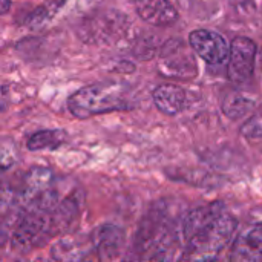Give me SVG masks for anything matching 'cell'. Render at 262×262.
Listing matches in <instances>:
<instances>
[{
  "label": "cell",
  "instance_id": "6da1fadb",
  "mask_svg": "<svg viewBox=\"0 0 262 262\" xmlns=\"http://www.w3.org/2000/svg\"><path fill=\"white\" fill-rule=\"evenodd\" d=\"M236 220L223 203H210L192 210L183 224L186 256L190 259H212L220 253L236 230Z\"/></svg>",
  "mask_w": 262,
  "mask_h": 262
},
{
  "label": "cell",
  "instance_id": "7a4b0ae2",
  "mask_svg": "<svg viewBox=\"0 0 262 262\" xmlns=\"http://www.w3.org/2000/svg\"><path fill=\"white\" fill-rule=\"evenodd\" d=\"M124 88L117 83H94L78 89L68 100V109L75 118H89L129 109Z\"/></svg>",
  "mask_w": 262,
  "mask_h": 262
},
{
  "label": "cell",
  "instance_id": "3957f363",
  "mask_svg": "<svg viewBox=\"0 0 262 262\" xmlns=\"http://www.w3.org/2000/svg\"><path fill=\"white\" fill-rule=\"evenodd\" d=\"M100 0H49L31 12L26 18L29 29H45L63 18L83 14L94 8Z\"/></svg>",
  "mask_w": 262,
  "mask_h": 262
},
{
  "label": "cell",
  "instance_id": "277c9868",
  "mask_svg": "<svg viewBox=\"0 0 262 262\" xmlns=\"http://www.w3.org/2000/svg\"><path fill=\"white\" fill-rule=\"evenodd\" d=\"M160 69L169 77L189 80L196 77V61L181 40H169L160 51Z\"/></svg>",
  "mask_w": 262,
  "mask_h": 262
},
{
  "label": "cell",
  "instance_id": "5b68a950",
  "mask_svg": "<svg viewBox=\"0 0 262 262\" xmlns=\"http://www.w3.org/2000/svg\"><path fill=\"white\" fill-rule=\"evenodd\" d=\"M256 43L249 37H236L230 45L227 75L235 83H246L253 75Z\"/></svg>",
  "mask_w": 262,
  "mask_h": 262
},
{
  "label": "cell",
  "instance_id": "8992f818",
  "mask_svg": "<svg viewBox=\"0 0 262 262\" xmlns=\"http://www.w3.org/2000/svg\"><path fill=\"white\" fill-rule=\"evenodd\" d=\"M190 48L207 63L221 64L229 58L230 45L227 40L210 29H196L189 35Z\"/></svg>",
  "mask_w": 262,
  "mask_h": 262
},
{
  "label": "cell",
  "instance_id": "52a82bcc",
  "mask_svg": "<svg viewBox=\"0 0 262 262\" xmlns=\"http://www.w3.org/2000/svg\"><path fill=\"white\" fill-rule=\"evenodd\" d=\"M89 236L98 259L109 261L118 258L124 243V233L121 229L114 224H103L97 227Z\"/></svg>",
  "mask_w": 262,
  "mask_h": 262
},
{
  "label": "cell",
  "instance_id": "ba28073f",
  "mask_svg": "<svg viewBox=\"0 0 262 262\" xmlns=\"http://www.w3.org/2000/svg\"><path fill=\"white\" fill-rule=\"evenodd\" d=\"M135 11L146 23L158 28L170 26L178 20V11L170 0H134Z\"/></svg>",
  "mask_w": 262,
  "mask_h": 262
},
{
  "label": "cell",
  "instance_id": "9c48e42d",
  "mask_svg": "<svg viewBox=\"0 0 262 262\" xmlns=\"http://www.w3.org/2000/svg\"><path fill=\"white\" fill-rule=\"evenodd\" d=\"M124 17L126 15H121L118 12L107 11V12H101V14L95 15L94 18H89L81 26V31L84 32L83 38L95 40V41L109 40L111 37H114L118 32V29H124L123 28Z\"/></svg>",
  "mask_w": 262,
  "mask_h": 262
},
{
  "label": "cell",
  "instance_id": "30bf717a",
  "mask_svg": "<svg viewBox=\"0 0 262 262\" xmlns=\"http://www.w3.org/2000/svg\"><path fill=\"white\" fill-rule=\"evenodd\" d=\"M230 259L233 261H262V224L247 229L235 243Z\"/></svg>",
  "mask_w": 262,
  "mask_h": 262
},
{
  "label": "cell",
  "instance_id": "8fae6325",
  "mask_svg": "<svg viewBox=\"0 0 262 262\" xmlns=\"http://www.w3.org/2000/svg\"><path fill=\"white\" fill-rule=\"evenodd\" d=\"M155 106L166 115H177L183 111L186 103V92L173 83H164L154 91Z\"/></svg>",
  "mask_w": 262,
  "mask_h": 262
},
{
  "label": "cell",
  "instance_id": "7c38bea8",
  "mask_svg": "<svg viewBox=\"0 0 262 262\" xmlns=\"http://www.w3.org/2000/svg\"><path fill=\"white\" fill-rule=\"evenodd\" d=\"M94 250L91 236H86L84 239H78L74 236H66L58 239L52 249V258L57 261H81L88 256V253Z\"/></svg>",
  "mask_w": 262,
  "mask_h": 262
},
{
  "label": "cell",
  "instance_id": "4fadbf2b",
  "mask_svg": "<svg viewBox=\"0 0 262 262\" xmlns=\"http://www.w3.org/2000/svg\"><path fill=\"white\" fill-rule=\"evenodd\" d=\"M66 141V134L60 129H46V130H40L37 134H34L29 140H28V149L29 150H52L60 147L63 143Z\"/></svg>",
  "mask_w": 262,
  "mask_h": 262
},
{
  "label": "cell",
  "instance_id": "5bb4252c",
  "mask_svg": "<svg viewBox=\"0 0 262 262\" xmlns=\"http://www.w3.org/2000/svg\"><path fill=\"white\" fill-rule=\"evenodd\" d=\"M252 107H253L252 101H249L246 97H243L238 92L227 94L224 101H223V111L232 120H236V118L246 115L247 112H250Z\"/></svg>",
  "mask_w": 262,
  "mask_h": 262
},
{
  "label": "cell",
  "instance_id": "9a60e30c",
  "mask_svg": "<svg viewBox=\"0 0 262 262\" xmlns=\"http://www.w3.org/2000/svg\"><path fill=\"white\" fill-rule=\"evenodd\" d=\"M15 160H17L15 146L9 141L0 140V172H5L9 167H12Z\"/></svg>",
  "mask_w": 262,
  "mask_h": 262
},
{
  "label": "cell",
  "instance_id": "2e32d148",
  "mask_svg": "<svg viewBox=\"0 0 262 262\" xmlns=\"http://www.w3.org/2000/svg\"><path fill=\"white\" fill-rule=\"evenodd\" d=\"M241 135L246 138H259L262 140V115H255L249 118L243 127H241Z\"/></svg>",
  "mask_w": 262,
  "mask_h": 262
},
{
  "label": "cell",
  "instance_id": "e0dca14e",
  "mask_svg": "<svg viewBox=\"0 0 262 262\" xmlns=\"http://www.w3.org/2000/svg\"><path fill=\"white\" fill-rule=\"evenodd\" d=\"M11 8V0H0V14L8 12Z\"/></svg>",
  "mask_w": 262,
  "mask_h": 262
}]
</instances>
